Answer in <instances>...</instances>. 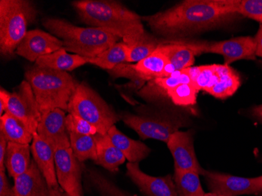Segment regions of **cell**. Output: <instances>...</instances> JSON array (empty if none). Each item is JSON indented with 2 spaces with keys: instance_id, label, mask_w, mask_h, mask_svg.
<instances>
[{
  "instance_id": "39",
  "label": "cell",
  "mask_w": 262,
  "mask_h": 196,
  "mask_svg": "<svg viewBox=\"0 0 262 196\" xmlns=\"http://www.w3.org/2000/svg\"><path fill=\"white\" fill-rule=\"evenodd\" d=\"M10 94L11 93L8 92L4 88H1V90H0V115L1 116L7 113L9 101L10 99Z\"/></svg>"
},
{
  "instance_id": "38",
  "label": "cell",
  "mask_w": 262,
  "mask_h": 196,
  "mask_svg": "<svg viewBox=\"0 0 262 196\" xmlns=\"http://www.w3.org/2000/svg\"><path fill=\"white\" fill-rule=\"evenodd\" d=\"M9 141L4 137L2 133H0V171H6V156H7V146Z\"/></svg>"
},
{
  "instance_id": "18",
  "label": "cell",
  "mask_w": 262,
  "mask_h": 196,
  "mask_svg": "<svg viewBox=\"0 0 262 196\" xmlns=\"http://www.w3.org/2000/svg\"><path fill=\"white\" fill-rule=\"evenodd\" d=\"M66 112L61 109H54L53 111L42 115L38 125L36 134L42 139L52 144L55 148L57 143L69 138L66 129Z\"/></svg>"
},
{
  "instance_id": "22",
  "label": "cell",
  "mask_w": 262,
  "mask_h": 196,
  "mask_svg": "<svg viewBox=\"0 0 262 196\" xmlns=\"http://www.w3.org/2000/svg\"><path fill=\"white\" fill-rule=\"evenodd\" d=\"M31 154L32 150L30 144L8 142L6 156V168L10 178L15 179L26 173L32 163Z\"/></svg>"
},
{
  "instance_id": "17",
  "label": "cell",
  "mask_w": 262,
  "mask_h": 196,
  "mask_svg": "<svg viewBox=\"0 0 262 196\" xmlns=\"http://www.w3.org/2000/svg\"><path fill=\"white\" fill-rule=\"evenodd\" d=\"M31 150L34 161L37 164L50 187L55 191H63L57 181L55 166V148L54 146L42 139L35 133L31 144Z\"/></svg>"
},
{
  "instance_id": "11",
  "label": "cell",
  "mask_w": 262,
  "mask_h": 196,
  "mask_svg": "<svg viewBox=\"0 0 262 196\" xmlns=\"http://www.w3.org/2000/svg\"><path fill=\"white\" fill-rule=\"evenodd\" d=\"M7 113L21 120L33 134L37 131L42 114L30 84L26 79L10 94Z\"/></svg>"
},
{
  "instance_id": "9",
  "label": "cell",
  "mask_w": 262,
  "mask_h": 196,
  "mask_svg": "<svg viewBox=\"0 0 262 196\" xmlns=\"http://www.w3.org/2000/svg\"><path fill=\"white\" fill-rule=\"evenodd\" d=\"M55 166L59 185L71 196H82V168L71 148L69 138L55 146Z\"/></svg>"
},
{
  "instance_id": "12",
  "label": "cell",
  "mask_w": 262,
  "mask_h": 196,
  "mask_svg": "<svg viewBox=\"0 0 262 196\" xmlns=\"http://www.w3.org/2000/svg\"><path fill=\"white\" fill-rule=\"evenodd\" d=\"M194 131H177L172 134L166 142L173 162L174 170L194 171L203 175L204 169L201 167L194 148Z\"/></svg>"
},
{
  "instance_id": "25",
  "label": "cell",
  "mask_w": 262,
  "mask_h": 196,
  "mask_svg": "<svg viewBox=\"0 0 262 196\" xmlns=\"http://www.w3.org/2000/svg\"><path fill=\"white\" fill-rule=\"evenodd\" d=\"M170 63L168 58L157 49L149 57L141 60L134 67L148 82L158 78L169 76Z\"/></svg>"
},
{
  "instance_id": "6",
  "label": "cell",
  "mask_w": 262,
  "mask_h": 196,
  "mask_svg": "<svg viewBox=\"0 0 262 196\" xmlns=\"http://www.w3.org/2000/svg\"><path fill=\"white\" fill-rule=\"evenodd\" d=\"M35 4L29 0L0 1V52L4 57L16 53L27 34V28L37 17Z\"/></svg>"
},
{
  "instance_id": "13",
  "label": "cell",
  "mask_w": 262,
  "mask_h": 196,
  "mask_svg": "<svg viewBox=\"0 0 262 196\" xmlns=\"http://www.w3.org/2000/svg\"><path fill=\"white\" fill-rule=\"evenodd\" d=\"M63 48L61 39L39 29L29 31L16 50V54L31 62Z\"/></svg>"
},
{
  "instance_id": "3",
  "label": "cell",
  "mask_w": 262,
  "mask_h": 196,
  "mask_svg": "<svg viewBox=\"0 0 262 196\" xmlns=\"http://www.w3.org/2000/svg\"><path fill=\"white\" fill-rule=\"evenodd\" d=\"M120 119L142 140L154 139L166 143L172 134L192 124L185 108L169 104L141 105L135 113H122Z\"/></svg>"
},
{
  "instance_id": "7",
  "label": "cell",
  "mask_w": 262,
  "mask_h": 196,
  "mask_svg": "<svg viewBox=\"0 0 262 196\" xmlns=\"http://www.w3.org/2000/svg\"><path fill=\"white\" fill-rule=\"evenodd\" d=\"M68 113L84 119L100 134H108L116 122L121 120L120 114L85 82L79 84L71 97Z\"/></svg>"
},
{
  "instance_id": "14",
  "label": "cell",
  "mask_w": 262,
  "mask_h": 196,
  "mask_svg": "<svg viewBox=\"0 0 262 196\" xmlns=\"http://www.w3.org/2000/svg\"><path fill=\"white\" fill-rule=\"evenodd\" d=\"M126 176L146 196H178L174 181L171 175L153 177L144 173L139 163L126 164Z\"/></svg>"
},
{
  "instance_id": "41",
  "label": "cell",
  "mask_w": 262,
  "mask_h": 196,
  "mask_svg": "<svg viewBox=\"0 0 262 196\" xmlns=\"http://www.w3.org/2000/svg\"><path fill=\"white\" fill-rule=\"evenodd\" d=\"M250 115L253 119L262 124V104L256 105L250 110Z\"/></svg>"
},
{
  "instance_id": "32",
  "label": "cell",
  "mask_w": 262,
  "mask_h": 196,
  "mask_svg": "<svg viewBox=\"0 0 262 196\" xmlns=\"http://www.w3.org/2000/svg\"><path fill=\"white\" fill-rule=\"evenodd\" d=\"M86 177L91 185L101 196H135L118 187L96 169H88L86 170Z\"/></svg>"
},
{
  "instance_id": "10",
  "label": "cell",
  "mask_w": 262,
  "mask_h": 196,
  "mask_svg": "<svg viewBox=\"0 0 262 196\" xmlns=\"http://www.w3.org/2000/svg\"><path fill=\"white\" fill-rule=\"evenodd\" d=\"M207 188L210 192L222 196H239L243 194H262V176L257 178H241L228 173L204 169Z\"/></svg>"
},
{
  "instance_id": "27",
  "label": "cell",
  "mask_w": 262,
  "mask_h": 196,
  "mask_svg": "<svg viewBox=\"0 0 262 196\" xmlns=\"http://www.w3.org/2000/svg\"><path fill=\"white\" fill-rule=\"evenodd\" d=\"M221 66L222 64H210L188 68L192 84L199 91L208 92L217 83L221 77Z\"/></svg>"
},
{
  "instance_id": "16",
  "label": "cell",
  "mask_w": 262,
  "mask_h": 196,
  "mask_svg": "<svg viewBox=\"0 0 262 196\" xmlns=\"http://www.w3.org/2000/svg\"><path fill=\"white\" fill-rule=\"evenodd\" d=\"M14 180L13 188L17 196H61L64 192L50 187L34 159L26 173Z\"/></svg>"
},
{
  "instance_id": "31",
  "label": "cell",
  "mask_w": 262,
  "mask_h": 196,
  "mask_svg": "<svg viewBox=\"0 0 262 196\" xmlns=\"http://www.w3.org/2000/svg\"><path fill=\"white\" fill-rule=\"evenodd\" d=\"M71 148L73 154L80 163L97 160V145L94 136L69 134Z\"/></svg>"
},
{
  "instance_id": "26",
  "label": "cell",
  "mask_w": 262,
  "mask_h": 196,
  "mask_svg": "<svg viewBox=\"0 0 262 196\" xmlns=\"http://www.w3.org/2000/svg\"><path fill=\"white\" fill-rule=\"evenodd\" d=\"M241 85V76L230 66H221V77L217 83L208 91V94L219 99H226L233 95Z\"/></svg>"
},
{
  "instance_id": "5",
  "label": "cell",
  "mask_w": 262,
  "mask_h": 196,
  "mask_svg": "<svg viewBox=\"0 0 262 196\" xmlns=\"http://www.w3.org/2000/svg\"><path fill=\"white\" fill-rule=\"evenodd\" d=\"M42 24L50 33L62 41L63 48L67 52L86 59L98 57L120 39L103 29L79 27L57 17H46Z\"/></svg>"
},
{
  "instance_id": "2",
  "label": "cell",
  "mask_w": 262,
  "mask_h": 196,
  "mask_svg": "<svg viewBox=\"0 0 262 196\" xmlns=\"http://www.w3.org/2000/svg\"><path fill=\"white\" fill-rule=\"evenodd\" d=\"M72 4L83 23L116 35L129 47L145 32L141 16L118 1L77 0Z\"/></svg>"
},
{
  "instance_id": "8",
  "label": "cell",
  "mask_w": 262,
  "mask_h": 196,
  "mask_svg": "<svg viewBox=\"0 0 262 196\" xmlns=\"http://www.w3.org/2000/svg\"><path fill=\"white\" fill-rule=\"evenodd\" d=\"M193 51L195 55L202 54H217L223 56L224 64L229 66L241 60H255L256 43L254 37L241 36L219 42L182 39L176 40Z\"/></svg>"
},
{
  "instance_id": "40",
  "label": "cell",
  "mask_w": 262,
  "mask_h": 196,
  "mask_svg": "<svg viewBox=\"0 0 262 196\" xmlns=\"http://www.w3.org/2000/svg\"><path fill=\"white\" fill-rule=\"evenodd\" d=\"M254 40L256 43V56L262 57V25H260Z\"/></svg>"
},
{
  "instance_id": "28",
  "label": "cell",
  "mask_w": 262,
  "mask_h": 196,
  "mask_svg": "<svg viewBox=\"0 0 262 196\" xmlns=\"http://www.w3.org/2000/svg\"><path fill=\"white\" fill-rule=\"evenodd\" d=\"M127 51L126 44L118 42L98 57L88 59V64H94L106 71L112 70L119 64L126 62Z\"/></svg>"
},
{
  "instance_id": "33",
  "label": "cell",
  "mask_w": 262,
  "mask_h": 196,
  "mask_svg": "<svg viewBox=\"0 0 262 196\" xmlns=\"http://www.w3.org/2000/svg\"><path fill=\"white\" fill-rule=\"evenodd\" d=\"M199 91L192 83L178 85L169 91L168 99L176 107L185 108L196 104Z\"/></svg>"
},
{
  "instance_id": "29",
  "label": "cell",
  "mask_w": 262,
  "mask_h": 196,
  "mask_svg": "<svg viewBox=\"0 0 262 196\" xmlns=\"http://www.w3.org/2000/svg\"><path fill=\"white\" fill-rule=\"evenodd\" d=\"M200 175L194 171L174 170L173 178L178 196H204Z\"/></svg>"
},
{
  "instance_id": "42",
  "label": "cell",
  "mask_w": 262,
  "mask_h": 196,
  "mask_svg": "<svg viewBox=\"0 0 262 196\" xmlns=\"http://www.w3.org/2000/svg\"><path fill=\"white\" fill-rule=\"evenodd\" d=\"M204 196H222V195H221V194H216V193L209 192V193H205V194H204Z\"/></svg>"
},
{
  "instance_id": "20",
  "label": "cell",
  "mask_w": 262,
  "mask_h": 196,
  "mask_svg": "<svg viewBox=\"0 0 262 196\" xmlns=\"http://www.w3.org/2000/svg\"><path fill=\"white\" fill-rule=\"evenodd\" d=\"M94 138L97 145L95 163L112 173H116L120 166L126 162L124 155L116 148L108 134H97Z\"/></svg>"
},
{
  "instance_id": "44",
  "label": "cell",
  "mask_w": 262,
  "mask_h": 196,
  "mask_svg": "<svg viewBox=\"0 0 262 196\" xmlns=\"http://www.w3.org/2000/svg\"><path fill=\"white\" fill-rule=\"evenodd\" d=\"M260 25H262V24H260Z\"/></svg>"
},
{
  "instance_id": "24",
  "label": "cell",
  "mask_w": 262,
  "mask_h": 196,
  "mask_svg": "<svg viewBox=\"0 0 262 196\" xmlns=\"http://www.w3.org/2000/svg\"><path fill=\"white\" fill-rule=\"evenodd\" d=\"M0 133L9 142L18 144H32L34 138L33 133L21 120L8 113L0 117Z\"/></svg>"
},
{
  "instance_id": "4",
  "label": "cell",
  "mask_w": 262,
  "mask_h": 196,
  "mask_svg": "<svg viewBox=\"0 0 262 196\" xmlns=\"http://www.w3.org/2000/svg\"><path fill=\"white\" fill-rule=\"evenodd\" d=\"M25 79L30 84L42 116L57 108L68 113L71 97L79 84L68 72L37 64L26 71Z\"/></svg>"
},
{
  "instance_id": "15",
  "label": "cell",
  "mask_w": 262,
  "mask_h": 196,
  "mask_svg": "<svg viewBox=\"0 0 262 196\" xmlns=\"http://www.w3.org/2000/svg\"><path fill=\"white\" fill-rule=\"evenodd\" d=\"M192 83L188 69L173 72L167 77L158 78L147 82L137 94L152 104H168V92L178 85Z\"/></svg>"
},
{
  "instance_id": "30",
  "label": "cell",
  "mask_w": 262,
  "mask_h": 196,
  "mask_svg": "<svg viewBox=\"0 0 262 196\" xmlns=\"http://www.w3.org/2000/svg\"><path fill=\"white\" fill-rule=\"evenodd\" d=\"M161 43V39L145 30L135 46L128 47L126 62H139L152 54Z\"/></svg>"
},
{
  "instance_id": "35",
  "label": "cell",
  "mask_w": 262,
  "mask_h": 196,
  "mask_svg": "<svg viewBox=\"0 0 262 196\" xmlns=\"http://www.w3.org/2000/svg\"><path fill=\"white\" fill-rule=\"evenodd\" d=\"M113 79L126 78L131 81L130 89H135L137 93L148 82L144 76H141L130 63H123L115 67L112 70L107 71Z\"/></svg>"
},
{
  "instance_id": "37",
  "label": "cell",
  "mask_w": 262,
  "mask_h": 196,
  "mask_svg": "<svg viewBox=\"0 0 262 196\" xmlns=\"http://www.w3.org/2000/svg\"><path fill=\"white\" fill-rule=\"evenodd\" d=\"M0 196H17L7 179L6 171H0Z\"/></svg>"
},
{
  "instance_id": "1",
  "label": "cell",
  "mask_w": 262,
  "mask_h": 196,
  "mask_svg": "<svg viewBox=\"0 0 262 196\" xmlns=\"http://www.w3.org/2000/svg\"><path fill=\"white\" fill-rule=\"evenodd\" d=\"M241 17L229 10L228 0H185L141 19L162 40L176 41L228 26Z\"/></svg>"
},
{
  "instance_id": "23",
  "label": "cell",
  "mask_w": 262,
  "mask_h": 196,
  "mask_svg": "<svg viewBox=\"0 0 262 196\" xmlns=\"http://www.w3.org/2000/svg\"><path fill=\"white\" fill-rule=\"evenodd\" d=\"M88 64V59L77 54H69L64 48L39 57L35 64L61 72H71Z\"/></svg>"
},
{
  "instance_id": "34",
  "label": "cell",
  "mask_w": 262,
  "mask_h": 196,
  "mask_svg": "<svg viewBox=\"0 0 262 196\" xmlns=\"http://www.w3.org/2000/svg\"><path fill=\"white\" fill-rule=\"evenodd\" d=\"M229 10L262 24V0H228Z\"/></svg>"
},
{
  "instance_id": "43",
  "label": "cell",
  "mask_w": 262,
  "mask_h": 196,
  "mask_svg": "<svg viewBox=\"0 0 262 196\" xmlns=\"http://www.w3.org/2000/svg\"><path fill=\"white\" fill-rule=\"evenodd\" d=\"M61 196H71V195H69V194H67V193L64 192H64L62 193V194H61Z\"/></svg>"
},
{
  "instance_id": "21",
  "label": "cell",
  "mask_w": 262,
  "mask_h": 196,
  "mask_svg": "<svg viewBox=\"0 0 262 196\" xmlns=\"http://www.w3.org/2000/svg\"><path fill=\"white\" fill-rule=\"evenodd\" d=\"M159 51L163 53L170 63L169 74L192 67L195 62V54L187 46L177 41L162 40Z\"/></svg>"
},
{
  "instance_id": "19",
  "label": "cell",
  "mask_w": 262,
  "mask_h": 196,
  "mask_svg": "<svg viewBox=\"0 0 262 196\" xmlns=\"http://www.w3.org/2000/svg\"><path fill=\"white\" fill-rule=\"evenodd\" d=\"M107 134L116 148L124 155L129 163H139L151 153V149L145 143L135 141L126 136L117 129L116 125L108 130Z\"/></svg>"
},
{
  "instance_id": "36",
  "label": "cell",
  "mask_w": 262,
  "mask_h": 196,
  "mask_svg": "<svg viewBox=\"0 0 262 196\" xmlns=\"http://www.w3.org/2000/svg\"><path fill=\"white\" fill-rule=\"evenodd\" d=\"M66 129L69 134L81 135H96L98 130L94 126L82 118L68 113L66 116Z\"/></svg>"
}]
</instances>
